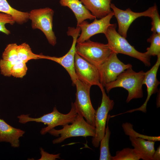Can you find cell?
I'll return each mask as SVG.
<instances>
[{"mask_svg":"<svg viewBox=\"0 0 160 160\" xmlns=\"http://www.w3.org/2000/svg\"><path fill=\"white\" fill-rule=\"evenodd\" d=\"M145 75V72L143 71L137 72L132 68H130L124 71L115 80L107 84L105 87L108 93L115 88L125 89L128 92L126 102L128 103L133 99L143 97V82Z\"/></svg>","mask_w":160,"mask_h":160,"instance_id":"obj_1","label":"cell"},{"mask_svg":"<svg viewBox=\"0 0 160 160\" xmlns=\"http://www.w3.org/2000/svg\"><path fill=\"white\" fill-rule=\"evenodd\" d=\"M78 113L73 103H71V108L67 114H64L60 112L56 107L53 108L52 111L49 113L44 114L37 118H33L29 116V114H21L17 116L19 122L25 124L30 121L41 122L47 125V126L41 129L40 133L42 135L48 132L51 129L59 126H64L72 123L75 119Z\"/></svg>","mask_w":160,"mask_h":160,"instance_id":"obj_2","label":"cell"},{"mask_svg":"<svg viewBox=\"0 0 160 160\" xmlns=\"http://www.w3.org/2000/svg\"><path fill=\"white\" fill-rule=\"evenodd\" d=\"M116 24H111L105 33L108 40V44L112 51L117 54L121 53L136 58L142 62L145 66H150L151 57L145 52L137 51L116 30Z\"/></svg>","mask_w":160,"mask_h":160,"instance_id":"obj_3","label":"cell"},{"mask_svg":"<svg viewBox=\"0 0 160 160\" xmlns=\"http://www.w3.org/2000/svg\"><path fill=\"white\" fill-rule=\"evenodd\" d=\"M51 135L58 137L53 140L54 144L61 143L67 138L73 137L88 136L94 137L95 133V128L85 120L81 116L78 115L74 121L69 125L63 126L60 129L53 128L48 132Z\"/></svg>","mask_w":160,"mask_h":160,"instance_id":"obj_4","label":"cell"},{"mask_svg":"<svg viewBox=\"0 0 160 160\" xmlns=\"http://www.w3.org/2000/svg\"><path fill=\"white\" fill-rule=\"evenodd\" d=\"M77 43L76 53L98 68L113 52L108 44L94 42L89 39Z\"/></svg>","mask_w":160,"mask_h":160,"instance_id":"obj_5","label":"cell"},{"mask_svg":"<svg viewBox=\"0 0 160 160\" xmlns=\"http://www.w3.org/2000/svg\"><path fill=\"white\" fill-rule=\"evenodd\" d=\"M29 14L32 29L41 31L49 44L54 46L57 43V38L52 28L54 10L45 7L33 9Z\"/></svg>","mask_w":160,"mask_h":160,"instance_id":"obj_6","label":"cell"},{"mask_svg":"<svg viewBox=\"0 0 160 160\" xmlns=\"http://www.w3.org/2000/svg\"><path fill=\"white\" fill-rule=\"evenodd\" d=\"M76 100L73 103L78 113L84 118L89 124L95 127L96 111L92 105L90 96L91 87L77 79Z\"/></svg>","mask_w":160,"mask_h":160,"instance_id":"obj_7","label":"cell"},{"mask_svg":"<svg viewBox=\"0 0 160 160\" xmlns=\"http://www.w3.org/2000/svg\"><path fill=\"white\" fill-rule=\"evenodd\" d=\"M81 31L79 27L77 26L76 28L69 27L67 31V34L73 38L72 45L68 52L64 56L57 57L39 55V59H44L52 60L55 62L62 66L69 74L72 84L75 85L76 80L78 79L74 69L75 56L76 53V40L79 36Z\"/></svg>","mask_w":160,"mask_h":160,"instance_id":"obj_8","label":"cell"},{"mask_svg":"<svg viewBox=\"0 0 160 160\" xmlns=\"http://www.w3.org/2000/svg\"><path fill=\"white\" fill-rule=\"evenodd\" d=\"M102 98L100 105L96 111L95 113V133L92 138V143L94 147L97 148L100 145V142L104 136L106 128L108 114L113 109L114 102L107 95L103 87L100 89Z\"/></svg>","mask_w":160,"mask_h":160,"instance_id":"obj_9","label":"cell"},{"mask_svg":"<svg viewBox=\"0 0 160 160\" xmlns=\"http://www.w3.org/2000/svg\"><path fill=\"white\" fill-rule=\"evenodd\" d=\"M117 54L113 52L98 68L101 83L103 87L115 80L124 71L132 68L131 64H125L120 61L118 58Z\"/></svg>","mask_w":160,"mask_h":160,"instance_id":"obj_10","label":"cell"},{"mask_svg":"<svg viewBox=\"0 0 160 160\" xmlns=\"http://www.w3.org/2000/svg\"><path fill=\"white\" fill-rule=\"evenodd\" d=\"M74 69L77 79L90 87L98 86L100 89L103 87L100 81L98 68L86 61L76 53L75 56Z\"/></svg>","mask_w":160,"mask_h":160,"instance_id":"obj_11","label":"cell"},{"mask_svg":"<svg viewBox=\"0 0 160 160\" xmlns=\"http://www.w3.org/2000/svg\"><path fill=\"white\" fill-rule=\"evenodd\" d=\"M154 5L149 7L143 12H134L129 8L126 10L120 9L112 3L111 4V8L112 9L114 15L116 17L118 23V33L123 37L126 38L128 29L132 23L137 18L142 16L151 17Z\"/></svg>","mask_w":160,"mask_h":160,"instance_id":"obj_12","label":"cell"},{"mask_svg":"<svg viewBox=\"0 0 160 160\" xmlns=\"http://www.w3.org/2000/svg\"><path fill=\"white\" fill-rule=\"evenodd\" d=\"M114 13L112 12L106 16L99 20L95 18L91 23L84 20L77 26H79L81 33L76 40V43L84 42L95 34L103 33L105 34L108 27L111 25L110 21Z\"/></svg>","mask_w":160,"mask_h":160,"instance_id":"obj_13","label":"cell"},{"mask_svg":"<svg viewBox=\"0 0 160 160\" xmlns=\"http://www.w3.org/2000/svg\"><path fill=\"white\" fill-rule=\"evenodd\" d=\"M157 57V60L154 65L150 70L145 72V77L143 84H145L146 86L147 96L144 103L139 108L129 110L120 113V114L132 113L136 111H141L145 113L146 112V107L148 102L151 96L158 92V86L160 84V81L157 78V72L160 65V55Z\"/></svg>","mask_w":160,"mask_h":160,"instance_id":"obj_14","label":"cell"},{"mask_svg":"<svg viewBox=\"0 0 160 160\" xmlns=\"http://www.w3.org/2000/svg\"><path fill=\"white\" fill-rule=\"evenodd\" d=\"M25 133L24 131L12 127L0 119V142L9 143L13 147H19V138Z\"/></svg>","mask_w":160,"mask_h":160,"instance_id":"obj_15","label":"cell"},{"mask_svg":"<svg viewBox=\"0 0 160 160\" xmlns=\"http://www.w3.org/2000/svg\"><path fill=\"white\" fill-rule=\"evenodd\" d=\"M112 0H81L86 8L96 18H101L111 12Z\"/></svg>","mask_w":160,"mask_h":160,"instance_id":"obj_16","label":"cell"},{"mask_svg":"<svg viewBox=\"0 0 160 160\" xmlns=\"http://www.w3.org/2000/svg\"><path fill=\"white\" fill-rule=\"evenodd\" d=\"M60 3L62 6L68 7L73 12L77 20V25L87 19L92 20L96 18L81 0H60Z\"/></svg>","mask_w":160,"mask_h":160,"instance_id":"obj_17","label":"cell"},{"mask_svg":"<svg viewBox=\"0 0 160 160\" xmlns=\"http://www.w3.org/2000/svg\"><path fill=\"white\" fill-rule=\"evenodd\" d=\"M132 146L143 160H153L155 141L129 137Z\"/></svg>","mask_w":160,"mask_h":160,"instance_id":"obj_18","label":"cell"},{"mask_svg":"<svg viewBox=\"0 0 160 160\" xmlns=\"http://www.w3.org/2000/svg\"><path fill=\"white\" fill-rule=\"evenodd\" d=\"M0 12L11 15L15 22L19 24L25 23L29 19V13L13 8L7 0H0Z\"/></svg>","mask_w":160,"mask_h":160,"instance_id":"obj_19","label":"cell"},{"mask_svg":"<svg viewBox=\"0 0 160 160\" xmlns=\"http://www.w3.org/2000/svg\"><path fill=\"white\" fill-rule=\"evenodd\" d=\"M110 117V115H108L107 120V124L105 128V133L100 142V160H111L112 156L109 147V141L111 132L108 125Z\"/></svg>","mask_w":160,"mask_h":160,"instance_id":"obj_20","label":"cell"},{"mask_svg":"<svg viewBox=\"0 0 160 160\" xmlns=\"http://www.w3.org/2000/svg\"><path fill=\"white\" fill-rule=\"evenodd\" d=\"M17 52L18 59L26 63L31 60L39 59V55L33 53L29 45L25 43L17 45Z\"/></svg>","mask_w":160,"mask_h":160,"instance_id":"obj_21","label":"cell"},{"mask_svg":"<svg viewBox=\"0 0 160 160\" xmlns=\"http://www.w3.org/2000/svg\"><path fill=\"white\" fill-rule=\"evenodd\" d=\"M141 157L134 148H126L116 151L111 160H139Z\"/></svg>","mask_w":160,"mask_h":160,"instance_id":"obj_22","label":"cell"},{"mask_svg":"<svg viewBox=\"0 0 160 160\" xmlns=\"http://www.w3.org/2000/svg\"><path fill=\"white\" fill-rule=\"evenodd\" d=\"M147 41L150 43L151 45L147 48L145 53L150 57L160 55V34L153 33Z\"/></svg>","mask_w":160,"mask_h":160,"instance_id":"obj_23","label":"cell"},{"mask_svg":"<svg viewBox=\"0 0 160 160\" xmlns=\"http://www.w3.org/2000/svg\"><path fill=\"white\" fill-rule=\"evenodd\" d=\"M122 127L124 131L127 135L133 137L141 138L146 140L156 141H160V136H149L141 134L136 132L133 128V125L129 122L123 123Z\"/></svg>","mask_w":160,"mask_h":160,"instance_id":"obj_24","label":"cell"},{"mask_svg":"<svg viewBox=\"0 0 160 160\" xmlns=\"http://www.w3.org/2000/svg\"><path fill=\"white\" fill-rule=\"evenodd\" d=\"M17 45L16 43L7 45L2 55V59L8 61L17 60L18 59L17 52Z\"/></svg>","mask_w":160,"mask_h":160,"instance_id":"obj_25","label":"cell"},{"mask_svg":"<svg viewBox=\"0 0 160 160\" xmlns=\"http://www.w3.org/2000/svg\"><path fill=\"white\" fill-rule=\"evenodd\" d=\"M28 70L26 63L20 60L12 67L11 76L18 78H22L26 74Z\"/></svg>","mask_w":160,"mask_h":160,"instance_id":"obj_26","label":"cell"},{"mask_svg":"<svg viewBox=\"0 0 160 160\" xmlns=\"http://www.w3.org/2000/svg\"><path fill=\"white\" fill-rule=\"evenodd\" d=\"M15 23L12 17L10 15L0 12V31L8 35L10 31L6 27L5 25L9 24L13 25Z\"/></svg>","mask_w":160,"mask_h":160,"instance_id":"obj_27","label":"cell"},{"mask_svg":"<svg viewBox=\"0 0 160 160\" xmlns=\"http://www.w3.org/2000/svg\"><path fill=\"white\" fill-rule=\"evenodd\" d=\"M150 17L152 20L151 31L153 33L160 34V16L155 4Z\"/></svg>","mask_w":160,"mask_h":160,"instance_id":"obj_28","label":"cell"},{"mask_svg":"<svg viewBox=\"0 0 160 160\" xmlns=\"http://www.w3.org/2000/svg\"><path fill=\"white\" fill-rule=\"evenodd\" d=\"M20 60L18 59L13 61H8L1 59L0 60V69L1 73L5 76H11L10 72L12 67L15 64Z\"/></svg>","mask_w":160,"mask_h":160,"instance_id":"obj_29","label":"cell"},{"mask_svg":"<svg viewBox=\"0 0 160 160\" xmlns=\"http://www.w3.org/2000/svg\"><path fill=\"white\" fill-rule=\"evenodd\" d=\"M41 157L39 160H55L57 159H60V153L57 154H52L48 153L45 151L41 147L40 148Z\"/></svg>","mask_w":160,"mask_h":160,"instance_id":"obj_30","label":"cell"},{"mask_svg":"<svg viewBox=\"0 0 160 160\" xmlns=\"http://www.w3.org/2000/svg\"><path fill=\"white\" fill-rule=\"evenodd\" d=\"M160 160V146L157 148L156 151H155L153 156V160Z\"/></svg>","mask_w":160,"mask_h":160,"instance_id":"obj_31","label":"cell"}]
</instances>
